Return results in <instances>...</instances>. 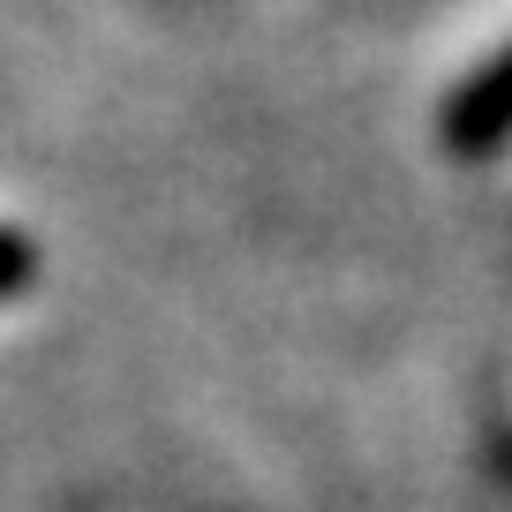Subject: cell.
Here are the masks:
<instances>
[{
    "label": "cell",
    "mask_w": 512,
    "mask_h": 512,
    "mask_svg": "<svg viewBox=\"0 0 512 512\" xmlns=\"http://www.w3.org/2000/svg\"><path fill=\"white\" fill-rule=\"evenodd\" d=\"M16 272H23V249H16V241H0V287H8Z\"/></svg>",
    "instance_id": "obj_2"
},
{
    "label": "cell",
    "mask_w": 512,
    "mask_h": 512,
    "mask_svg": "<svg viewBox=\"0 0 512 512\" xmlns=\"http://www.w3.org/2000/svg\"><path fill=\"white\" fill-rule=\"evenodd\" d=\"M505 136H512V53L452 106V144L460 151H490V144H505Z\"/></svg>",
    "instance_id": "obj_1"
}]
</instances>
